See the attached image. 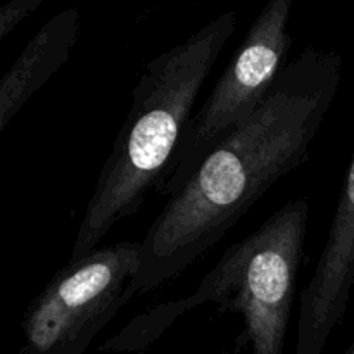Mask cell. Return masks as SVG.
I'll list each match as a JSON object with an SVG mask.
<instances>
[{
  "instance_id": "cell-1",
  "label": "cell",
  "mask_w": 354,
  "mask_h": 354,
  "mask_svg": "<svg viewBox=\"0 0 354 354\" xmlns=\"http://www.w3.org/2000/svg\"><path fill=\"white\" fill-rule=\"evenodd\" d=\"M339 82L341 57L325 48H306L283 66L256 113L201 162L145 232L128 299L178 277L304 165Z\"/></svg>"
},
{
  "instance_id": "cell-6",
  "label": "cell",
  "mask_w": 354,
  "mask_h": 354,
  "mask_svg": "<svg viewBox=\"0 0 354 354\" xmlns=\"http://www.w3.org/2000/svg\"><path fill=\"white\" fill-rule=\"evenodd\" d=\"M354 283V154L330 232L310 282L301 292L294 354H324L342 322Z\"/></svg>"
},
{
  "instance_id": "cell-8",
  "label": "cell",
  "mask_w": 354,
  "mask_h": 354,
  "mask_svg": "<svg viewBox=\"0 0 354 354\" xmlns=\"http://www.w3.org/2000/svg\"><path fill=\"white\" fill-rule=\"evenodd\" d=\"M44 0H9L0 7V40L12 33L23 21L33 16Z\"/></svg>"
},
{
  "instance_id": "cell-3",
  "label": "cell",
  "mask_w": 354,
  "mask_h": 354,
  "mask_svg": "<svg viewBox=\"0 0 354 354\" xmlns=\"http://www.w3.org/2000/svg\"><path fill=\"white\" fill-rule=\"evenodd\" d=\"M308 221L306 199L286 203L258 230L230 245L190 296L145 311L102 349L140 353L187 311L216 304L242 315L249 354H283Z\"/></svg>"
},
{
  "instance_id": "cell-7",
  "label": "cell",
  "mask_w": 354,
  "mask_h": 354,
  "mask_svg": "<svg viewBox=\"0 0 354 354\" xmlns=\"http://www.w3.org/2000/svg\"><path fill=\"white\" fill-rule=\"evenodd\" d=\"M76 7L52 16L33 35L0 82V131L19 114L28 100L71 59L80 33Z\"/></svg>"
},
{
  "instance_id": "cell-2",
  "label": "cell",
  "mask_w": 354,
  "mask_h": 354,
  "mask_svg": "<svg viewBox=\"0 0 354 354\" xmlns=\"http://www.w3.org/2000/svg\"><path fill=\"white\" fill-rule=\"evenodd\" d=\"M235 28V12L218 14L144 66L127 120L83 211L69 259L95 251L111 228L140 209L152 187H161L194 116V104Z\"/></svg>"
},
{
  "instance_id": "cell-5",
  "label": "cell",
  "mask_w": 354,
  "mask_h": 354,
  "mask_svg": "<svg viewBox=\"0 0 354 354\" xmlns=\"http://www.w3.org/2000/svg\"><path fill=\"white\" fill-rule=\"evenodd\" d=\"M140 268V242H118L69 259L28 304L21 354H85L128 303Z\"/></svg>"
},
{
  "instance_id": "cell-9",
  "label": "cell",
  "mask_w": 354,
  "mask_h": 354,
  "mask_svg": "<svg viewBox=\"0 0 354 354\" xmlns=\"http://www.w3.org/2000/svg\"><path fill=\"white\" fill-rule=\"evenodd\" d=\"M348 354H354V348H353V349H351V351H349Z\"/></svg>"
},
{
  "instance_id": "cell-4",
  "label": "cell",
  "mask_w": 354,
  "mask_h": 354,
  "mask_svg": "<svg viewBox=\"0 0 354 354\" xmlns=\"http://www.w3.org/2000/svg\"><path fill=\"white\" fill-rule=\"evenodd\" d=\"M290 16L292 0H270L258 14L223 75L187 124L159 187L166 196H175L201 162L261 106L289 62Z\"/></svg>"
}]
</instances>
